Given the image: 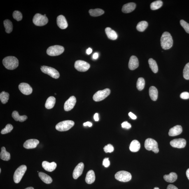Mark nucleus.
<instances>
[{
    "label": "nucleus",
    "mask_w": 189,
    "mask_h": 189,
    "mask_svg": "<svg viewBox=\"0 0 189 189\" xmlns=\"http://www.w3.org/2000/svg\"><path fill=\"white\" fill-rule=\"evenodd\" d=\"M160 43L161 46L164 50L171 48L173 45V40L171 34L167 32H164L161 36Z\"/></svg>",
    "instance_id": "obj_1"
},
{
    "label": "nucleus",
    "mask_w": 189,
    "mask_h": 189,
    "mask_svg": "<svg viewBox=\"0 0 189 189\" xmlns=\"http://www.w3.org/2000/svg\"><path fill=\"white\" fill-rule=\"evenodd\" d=\"M3 64L6 69L13 70L18 66L19 61L16 57L13 56H9L3 59Z\"/></svg>",
    "instance_id": "obj_2"
},
{
    "label": "nucleus",
    "mask_w": 189,
    "mask_h": 189,
    "mask_svg": "<svg viewBox=\"0 0 189 189\" xmlns=\"http://www.w3.org/2000/svg\"><path fill=\"white\" fill-rule=\"evenodd\" d=\"M72 120H66L59 122L56 125L55 128L59 131H65L69 130L74 125Z\"/></svg>",
    "instance_id": "obj_3"
},
{
    "label": "nucleus",
    "mask_w": 189,
    "mask_h": 189,
    "mask_svg": "<svg viewBox=\"0 0 189 189\" xmlns=\"http://www.w3.org/2000/svg\"><path fill=\"white\" fill-rule=\"evenodd\" d=\"M144 146L147 150H151L155 153H158L159 151L157 142L152 138H148L145 140Z\"/></svg>",
    "instance_id": "obj_4"
},
{
    "label": "nucleus",
    "mask_w": 189,
    "mask_h": 189,
    "mask_svg": "<svg viewBox=\"0 0 189 189\" xmlns=\"http://www.w3.org/2000/svg\"><path fill=\"white\" fill-rule=\"evenodd\" d=\"M26 170L27 167L25 165L20 166L16 170L13 176V180L15 183H19L20 181Z\"/></svg>",
    "instance_id": "obj_5"
},
{
    "label": "nucleus",
    "mask_w": 189,
    "mask_h": 189,
    "mask_svg": "<svg viewBox=\"0 0 189 189\" xmlns=\"http://www.w3.org/2000/svg\"><path fill=\"white\" fill-rule=\"evenodd\" d=\"M111 92L110 89L106 88L102 90L98 91L94 94L93 99L96 102L102 101L109 95Z\"/></svg>",
    "instance_id": "obj_6"
},
{
    "label": "nucleus",
    "mask_w": 189,
    "mask_h": 189,
    "mask_svg": "<svg viewBox=\"0 0 189 189\" xmlns=\"http://www.w3.org/2000/svg\"><path fill=\"white\" fill-rule=\"evenodd\" d=\"M115 178L119 181L127 182L130 181L132 178V176L131 173L128 172L122 171L116 173Z\"/></svg>",
    "instance_id": "obj_7"
},
{
    "label": "nucleus",
    "mask_w": 189,
    "mask_h": 189,
    "mask_svg": "<svg viewBox=\"0 0 189 189\" xmlns=\"http://www.w3.org/2000/svg\"><path fill=\"white\" fill-rule=\"evenodd\" d=\"M64 47L59 45L50 46L47 49V53L51 56H56L60 55L64 52Z\"/></svg>",
    "instance_id": "obj_8"
},
{
    "label": "nucleus",
    "mask_w": 189,
    "mask_h": 189,
    "mask_svg": "<svg viewBox=\"0 0 189 189\" xmlns=\"http://www.w3.org/2000/svg\"><path fill=\"white\" fill-rule=\"evenodd\" d=\"M33 21L35 25L42 26L46 25L48 23V20L46 16L40 13H37L33 17Z\"/></svg>",
    "instance_id": "obj_9"
},
{
    "label": "nucleus",
    "mask_w": 189,
    "mask_h": 189,
    "mask_svg": "<svg viewBox=\"0 0 189 189\" xmlns=\"http://www.w3.org/2000/svg\"><path fill=\"white\" fill-rule=\"evenodd\" d=\"M41 70L43 73L50 75L54 78L57 79L59 78L60 74L58 71L54 68L47 66H42Z\"/></svg>",
    "instance_id": "obj_10"
},
{
    "label": "nucleus",
    "mask_w": 189,
    "mask_h": 189,
    "mask_svg": "<svg viewBox=\"0 0 189 189\" xmlns=\"http://www.w3.org/2000/svg\"><path fill=\"white\" fill-rule=\"evenodd\" d=\"M74 67L78 71L85 72L89 69L90 65L85 61L78 60L75 62Z\"/></svg>",
    "instance_id": "obj_11"
},
{
    "label": "nucleus",
    "mask_w": 189,
    "mask_h": 189,
    "mask_svg": "<svg viewBox=\"0 0 189 189\" xmlns=\"http://www.w3.org/2000/svg\"><path fill=\"white\" fill-rule=\"evenodd\" d=\"M76 102V98L72 96L64 103V108L65 111H69L74 107Z\"/></svg>",
    "instance_id": "obj_12"
},
{
    "label": "nucleus",
    "mask_w": 189,
    "mask_h": 189,
    "mask_svg": "<svg viewBox=\"0 0 189 189\" xmlns=\"http://www.w3.org/2000/svg\"><path fill=\"white\" fill-rule=\"evenodd\" d=\"M170 145L172 146L175 148H185L186 144V141L183 138L174 139L171 141Z\"/></svg>",
    "instance_id": "obj_13"
},
{
    "label": "nucleus",
    "mask_w": 189,
    "mask_h": 189,
    "mask_svg": "<svg viewBox=\"0 0 189 189\" xmlns=\"http://www.w3.org/2000/svg\"><path fill=\"white\" fill-rule=\"evenodd\" d=\"M19 90L23 94L29 95L32 92L33 89L30 85L25 83H21L19 85Z\"/></svg>",
    "instance_id": "obj_14"
},
{
    "label": "nucleus",
    "mask_w": 189,
    "mask_h": 189,
    "mask_svg": "<svg viewBox=\"0 0 189 189\" xmlns=\"http://www.w3.org/2000/svg\"><path fill=\"white\" fill-rule=\"evenodd\" d=\"M84 168L83 162H80L77 165L74 170L73 176L75 179H76L82 174Z\"/></svg>",
    "instance_id": "obj_15"
},
{
    "label": "nucleus",
    "mask_w": 189,
    "mask_h": 189,
    "mask_svg": "<svg viewBox=\"0 0 189 189\" xmlns=\"http://www.w3.org/2000/svg\"><path fill=\"white\" fill-rule=\"evenodd\" d=\"M39 143V141L36 139H30L26 141L23 145L24 148L26 149L36 148Z\"/></svg>",
    "instance_id": "obj_16"
},
{
    "label": "nucleus",
    "mask_w": 189,
    "mask_h": 189,
    "mask_svg": "<svg viewBox=\"0 0 189 189\" xmlns=\"http://www.w3.org/2000/svg\"><path fill=\"white\" fill-rule=\"evenodd\" d=\"M42 166L46 171L51 172L56 169L57 164L55 162H49L47 161H43L42 163Z\"/></svg>",
    "instance_id": "obj_17"
},
{
    "label": "nucleus",
    "mask_w": 189,
    "mask_h": 189,
    "mask_svg": "<svg viewBox=\"0 0 189 189\" xmlns=\"http://www.w3.org/2000/svg\"><path fill=\"white\" fill-rule=\"evenodd\" d=\"M58 26L61 29H65L67 27L68 24L65 18L63 15H60L57 18Z\"/></svg>",
    "instance_id": "obj_18"
},
{
    "label": "nucleus",
    "mask_w": 189,
    "mask_h": 189,
    "mask_svg": "<svg viewBox=\"0 0 189 189\" xmlns=\"http://www.w3.org/2000/svg\"><path fill=\"white\" fill-rule=\"evenodd\" d=\"M129 67L131 70H134L139 66V61L135 56H131L130 59L129 63Z\"/></svg>",
    "instance_id": "obj_19"
},
{
    "label": "nucleus",
    "mask_w": 189,
    "mask_h": 189,
    "mask_svg": "<svg viewBox=\"0 0 189 189\" xmlns=\"http://www.w3.org/2000/svg\"><path fill=\"white\" fill-rule=\"evenodd\" d=\"M183 131L181 126L177 125L170 129L169 134L170 136H175L180 134Z\"/></svg>",
    "instance_id": "obj_20"
},
{
    "label": "nucleus",
    "mask_w": 189,
    "mask_h": 189,
    "mask_svg": "<svg viewBox=\"0 0 189 189\" xmlns=\"http://www.w3.org/2000/svg\"><path fill=\"white\" fill-rule=\"evenodd\" d=\"M136 7V4L134 3H130L124 5L123 6L122 11L124 13H129L134 10Z\"/></svg>",
    "instance_id": "obj_21"
},
{
    "label": "nucleus",
    "mask_w": 189,
    "mask_h": 189,
    "mask_svg": "<svg viewBox=\"0 0 189 189\" xmlns=\"http://www.w3.org/2000/svg\"><path fill=\"white\" fill-rule=\"evenodd\" d=\"M95 180V176L94 171L92 170L89 171L87 173L85 181L86 183L90 184L94 183Z\"/></svg>",
    "instance_id": "obj_22"
},
{
    "label": "nucleus",
    "mask_w": 189,
    "mask_h": 189,
    "mask_svg": "<svg viewBox=\"0 0 189 189\" xmlns=\"http://www.w3.org/2000/svg\"><path fill=\"white\" fill-rule=\"evenodd\" d=\"M105 32L109 39L112 40H115L117 38V34L115 31L112 29L110 27H106L105 29Z\"/></svg>",
    "instance_id": "obj_23"
},
{
    "label": "nucleus",
    "mask_w": 189,
    "mask_h": 189,
    "mask_svg": "<svg viewBox=\"0 0 189 189\" xmlns=\"http://www.w3.org/2000/svg\"><path fill=\"white\" fill-rule=\"evenodd\" d=\"M177 175L174 172H171L169 174L164 175V178L166 182L172 183L177 179Z\"/></svg>",
    "instance_id": "obj_24"
},
{
    "label": "nucleus",
    "mask_w": 189,
    "mask_h": 189,
    "mask_svg": "<svg viewBox=\"0 0 189 189\" xmlns=\"http://www.w3.org/2000/svg\"><path fill=\"white\" fill-rule=\"evenodd\" d=\"M149 93L150 99L153 101H156L158 97V91L155 87L151 86L149 90Z\"/></svg>",
    "instance_id": "obj_25"
},
{
    "label": "nucleus",
    "mask_w": 189,
    "mask_h": 189,
    "mask_svg": "<svg viewBox=\"0 0 189 189\" xmlns=\"http://www.w3.org/2000/svg\"><path fill=\"white\" fill-rule=\"evenodd\" d=\"M140 148L141 144L137 140H134L131 142L129 148L131 152H136L139 150Z\"/></svg>",
    "instance_id": "obj_26"
},
{
    "label": "nucleus",
    "mask_w": 189,
    "mask_h": 189,
    "mask_svg": "<svg viewBox=\"0 0 189 189\" xmlns=\"http://www.w3.org/2000/svg\"><path fill=\"white\" fill-rule=\"evenodd\" d=\"M38 175L40 179L44 183L46 184H50L52 183V180L51 177L46 173L43 172H38Z\"/></svg>",
    "instance_id": "obj_27"
},
{
    "label": "nucleus",
    "mask_w": 189,
    "mask_h": 189,
    "mask_svg": "<svg viewBox=\"0 0 189 189\" xmlns=\"http://www.w3.org/2000/svg\"><path fill=\"white\" fill-rule=\"evenodd\" d=\"M12 117L16 121L23 122L27 119V117L26 115L20 116L18 112L16 111H14L12 113Z\"/></svg>",
    "instance_id": "obj_28"
},
{
    "label": "nucleus",
    "mask_w": 189,
    "mask_h": 189,
    "mask_svg": "<svg viewBox=\"0 0 189 189\" xmlns=\"http://www.w3.org/2000/svg\"><path fill=\"white\" fill-rule=\"evenodd\" d=\"M56 102V99L53 96H50L47 99L45 106L47 109H50L54 107Z\"/></svg>",
    "instance_id": "obj_29"
},
{
    "label": "nucleus",
    "mask_w": 189,
    "mask_h": 189,
    "mask_svg": "<svg viewBox=\"0 0 189 189\" xmlns=\"http://www.w3.org/2000/svg\"><path fill=\"white\" fill-rule=\"evenodd\" d=\"M0 157L2 160L4 161H8L10 159V154L6 151V148L4 147L1 148V151L0 154Z\"/></svg>",
    "instance_id": "obj_30"
},
{
    "label": "nucleus",
    "mask_w": 189,
    "mask_h": 189,
    "mask_svg": "<svg viewBox=\"0 0 189 189\" xmlns=\"http://www.w3.org/2000/svg\"><path fill=\"white\" fill-rule=\"evenodd\" d=\"M148 64L154 73H156L158 71V66L155 61L153 59L150 58L149 59Z\"/></svg>",
    "instance_id": "obj_31"
},
{
    "label": "nucleus",
    "mask_w": 189,
    "mask_h": 189,
    "mask_svg": "<svg viewBox=\"0 0 189 189\" xmlns=\"http://www.w3.org/2000/svg\"><path fill=\"white\" fill-rule=\"evenodd\" d=\"M90 15L92 17H97L103 15L104 13V10L99 8L95 9H90L89 10Z\"/></svg>",
    "instance_id": "obj_32"
},
{
    "label": "nucleus",
    "mask_w": 189,
    "mask_h": 189,
    "mask_svg": "<svg viewBox=\"0 0 189 189\" xmlns=\"http://www.w3.org/2000/svg\"><path fill=\"white\" fill-rule=\"evenodd\" d=\"M148 22L145 21H142L139 22L136 26V29L138 31L143 32L148 27Z\"/></svg>",
    "instance_id": "obj_33"
},
{
    "label": "nucleus",
    "mask_w": 189,
    "mask_h": 189,
    "mask_svg": "<svg viewBox=\"0 0 189 189\" xmlns=\"http://www.w3.org/2000/svg\"><path fill=\"white\" fill-rule=\"evenodd\" d=\"M4 24L5 29V31L8 33H10L12 32L13 30V24L11 21L10 20H6L4 22Z\"/></svg>",
    "instance_id": "obj_34"
},
{
    "label": "nucleus",
    "mask_w": 189,
    "mask_h": 189,
    "mask_svg": "<svg viewBox=\"0 0 189 189\" xmlns=\"http://www.w3.org/2000/svg\"><path fill=\"white\" fill-rule=\"evenodd\" d=\"M163 4L162 1H155L153 2L150 5V8L152 10H155L158 9L162 6Z\"/></svg>",
    "instance_id": "obj_35"
},
{
    "label": "nucleus",
    "mask_w": 189,
    "mask_h": 189,
    "mask_svg": "<svg viewBox=\"0 0 189 189\" xmlns=\"http://www.w3.org/2000/svg\"><path fill=\"white\" fill-rule=\"evenodd\" d=\"M9 98V94L8 92H2L0 94V99L2 103L4 104H6L8 102Z\"/></svg>",
    "instance_id": "obj_36"
},
{
    "label": "nucleus",
    "mask_w": 189,
    "mask_h": 189,
    "mask_svg": "<svg viewBox=\"0 0 189 189\" xmlns=\"http://www.w3.org/2000/svg\"><path fill=\"white\" fill-rule=\"evenodd\" d=\"M145 85V81L144 78H138L136 82V88L138 90L141 91L144 88Z\"/></svg>",
    "instance_id": "obj_37"
},
{
    "label": "nucleus",
    "mask_w": 189,
    "mask_h": 189,
    "mask_svg": "<svg viewBox=\"0 0 189 189\" xmlns=\"http://www.w3.org/2000/svg\"><path fill=\"white\" fill-rule=\"evenodd\" d=\"M183 76L186 80H189V62L186 65L184 68Z\"/></svg>",
    "instance_id": "obj_38"
},
{
    "label": "nucleus",
    "mask_w": 189,
    "mask_h": 189,
    "mask_svg": "<svg viewBox=\"0 0 189 189\" xmlns=\"http://www.w3.org/2000/svg\"><path fill=\"white\" fill-rule=\"evenodd\" d=\"M13 128V126H12L11 124H7L4 128L2 130L1 133L2 134H8V133L11 132Z\"/></svg>",
    "instance_id": "obj_39"
},
{
    "label": "nucleus",
    "mask_w": 189,
    "mask_h": 189,
    "mask_svg": "<svg viewBox=\"0 0 189 189\" xmlns=\"http://www.w3.org/2000/svg\"><path fill=\"white\" fill-rule=\"evenodd\" d=\"M13 18L17 21H20L22 20V14L18 10H15L13 14Z\"/></svg>",
    "instance_id": "obj_40"
},
{
    "label": "nucleus",
    "mask_w": 189,
    "mask_h": 189,
    "mask_svg": "<svg viewBox=\"0 0 189 189\" xmlns=\"http://www.w3.org/2000/svg\"><path fill=\"white\" fill-rule=\"evenodd\" d=\"M180 24L187 33H189V24L185 20H181Z\"/></svg>",
    "instance_id": "obj_41"
},
{
    "label": "nucleus",
    "mask_w": 189,
    "mask_h": 189,
    "mask_svg": "<svg viewBox=\"0 0 189 189\" xmlns=\"http://www.w3.org/2000/svg\"><path fill=\"white\" fill-rule=\"evenodd\" d=\"M103 149L106 153H111L113 151L114 148L113 145L110 144H108L105 146Z\"/></svg>",
    "instance_id": "obj_42"
},
{
    "label": "nucleus",
    "mask_w": 189,
    "mask_h": 189,
    "mask_svg": "<svg viewBox=\"0 0 189 189\" xmlns=\"http://www.w3.org/2000/svg\"><path fill=\"white\" fill-rule=\"evenodd\" d=\"M122 127L123 128L128 129L131 128V125L130 123H129L127 121H125L122 124Z\"/></svg>",
    "instance_id": "obj_43"
},
{
    "label": "nucleus",
    "mask_w": 189,
    "mask_h": 189,
    "mask_svg": "<svg viewBox=\"0 0 189 189\" xmlns=\"http://www.w3.org/2000/svg\"><path fill=\"white\" fill-rule=\"evenodd\" d=\"M180 97L183 99H189V93L187 92H182L180 94Z\"/></svg>",
    "instance_id": "obj_44"
},
{
    "label": "nucleus",
    "mask_w": 189,
    "mask_h": 189,
    "mask_svg": "<svg viewBox=\"0 0 189 189\" xmlns=\"http://www.w3.org/2000/svg\"><path fill=\"white\" fill-rule=\"evenodd\" d=\"M103 165L105 167H108L110 165V162L108 160V158H105L104 159L103 162Z\"/></svg>",
    "instance_id": "obj_45"
},
{
    "label": "nucleus",
    "mask_w": 189,
    "mask_h": 189,
    "mask_svg": "<svg viewBox=\"0 0 189 189\" xmlns=\"http://www.w3.org/2000/svg\"><path fill=\"white\" fill-rule=\"evenodd\" d=\"M129 116L132 120H136V116L134 114L132 113V112H130L129 113Z\"/></svg>",
    "instance_id": "obj_46"
},
{
    "label": "nucleus",
    "mask_w": 189,
    "mask_h": 189,
    "mask_svg": "<svg viewBox=\"0 0 189 189\" xmlns=\"http://www.w3.org/2000/svg\"><path fill=\"white\" fill-rule=\"evenodd\" d=\"M167 189H178L176 187L173 185H169L168 186Z\"/></svg>",
    "instance_id": "obj_47"
},
{
    "label": "nucleus",
    "mask_w": 189,
    "mask_h": 189,
    "mask_svg": "<svg viewBox=\"0 0 189 189\" xmlns=\"http://www.w3.org/2000/svg\"><path fill=\"white\" fill-rule=\"evenodd\" d=\"M83 125L84 126H88V127H92V124L90 122H87L84 123Z\"/></svg>",
    "instance_id": "obj_48"
},
{
    "label": "nucleus",
    "mask_w": 189,
    "mask_h": 189,
    "mask_svg": "<svg viewBox=\"0 0 189 189\" xmlns=\"http://www.w3.org/2000/svg\"><path fill=\"white\" fill-rule=\"evenodd\" d=\"M94 119L95 121H98L99 120V114L97 113H96L94 116Z\"/></svg>",
    "instance_id": "obj_49"
},
{
    "label": "nucleus",
    "mask_w": 189,
    "mask_h": 189,
    "mask_svg": "<svg viewBox=\"0 0 189 189\" xmlns=\"http://www.w3.org/2000/svg\"><path fill=\"white\" fill-rule=\"evenodd\" d=\"M99 57V54L97 52H95L93 55V58L94 59H97Z\"/></svg>",
    "instance_id": "obj_50"
},
{
    "label": "nucleus",
    "mask_w": 189,
    "mask_h": 189,
    "mask_svg": "<svg viewBox=\"0 0 189 189\" xmlns=\"http://www.w3.org/2000/svg\"><path fill=\"white\" fill-rule=\"evenodd\" d=\"M92 50L90 48L86 50V53L87 54H88V55H89V54L92 53Z\"/></svg>",
    "instance_id": "obj_51"
},
{
    "label": "nucleus",
    "mask_w": 189,
    "mask_h": 189,
    "mask_svg": "<svg viewBox=\"0 0 189 189\" xmlns=\"http://www.w3.org/2000/svg\"><path fill=\"white\" fill-rule=\"evenodd\" d=\"M186 174L187 178H188V180H189V168L188 169H187L186 171Z\"/></svg>",
    "instance_id": "obj_52"
},
{
    "label": "nucleus",
    "mask_w": 189,
    "mask_h": 189,
    "mask_svg": "<svg viewBox=\"0 0 189 189\" xmlns=\"http://www.w3.org/2000/svg\"><path fill=\"white\" fill-rule=\"evenodd\" d=\"M25 189H34V188L33 187H29Z\"/></svg>",
    "instance_id": "obj_53"
},
{
    "label": "nucleus",
    "mask_w": 189,
    "mask_h": 189,
    "mask_svg": "<svg viewBox=\"0 0 189 189\" xmlns=\"http://www.w3.org/2000/svg\"><path fill=\"white\" fill-rule=\"evenodd\" d=\"M154 189H159V188H158V187H155V188H154Z\"/></svg>",
    "instance_id": "obj_54"
},
{
    "label": "nucleus",
    "mask_w": 189,
    "mask_h": 189,
    "mask_svg": "<svg viewBox=\"0 0 189 189\" xmlns=\"http://www.w3.org/2000/svg\"><path fill=\"white\" fill-rule=\"evenodd\" d=\"M1 169H0V173H1Z\"/></svg>",
    "instance_id": "obj_55"
}]
</instances>
